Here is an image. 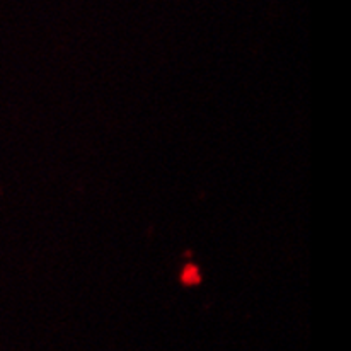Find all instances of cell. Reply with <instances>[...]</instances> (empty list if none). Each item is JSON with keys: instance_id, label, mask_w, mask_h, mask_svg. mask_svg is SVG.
I'll list each match as a JSON object with an SVG mask.
<instances>
[{"instance_id": "obj_1", "label": "cell", "mask_w": 351, "mask_h": 351, "mask_svg": "<svg viewBox=\"0 0 351 351\" xmlns=\"http://www.w3.org/2000/svg\"><path fill=\"white\" fill-rule=\"evenodd\" d=\"M182 282H184L186 285H195V283H198L199 282L198 268H195V266H188V268L182 271Z\"/></svg>"}]
</instances>
